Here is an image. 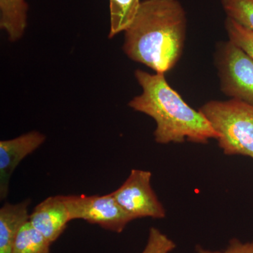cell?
<instances>
[{"label":"cell","mask_w":253,"mask_h":253,"mask_svg":"<svg viewBox=\"0 0 253 253\" xmlns=\"http://www.w3.org/2000/svg\"><path fill=\"white\" fill-rule=\"evenodd\" d=\"M187 17L179 0H144L125 33L123 51L157 73L171 71L182 56Z\"/></svg>","instance_id":"obj_1"},{"label":"cell","mask_w":253,"mask_h":253,"mask_svg":"<svg viewBox=\"0 0 253 253\" xmlns=\"http://www.w3.org/2000/svg\"><path fill=\"white\" fill-rule=\"evenodd\" d=\"M134 76L142 92L128 106L154 120L155 141L159 144L191 142L206 144L219 135L201 111L188 105L171 87L165 74L137 69Z\"/></svg>","instance_id":"obj_2"},{"label":"cell","mask_w":253,"mask_h":253,"mask_svg":"<svg viewBox=\"0 0 253 253\" xmlns=\"http://www.w3.org/2000/svg\"><path fill=\"white\" fill-rule=\"evenodd\" d=\"M219 135L218 146L226 156L253 160V106L236 99L211 100L199 109Z\"/></svg>","instance_id":"obj_3"},{"label":"cell","mask_w":253,"mask_h":253,"mask_svg":"<svg viewBox=\"0 0 253 253\" xmlns=\"http://www.w3.org/2000/svg\"><path fill=\"white\" fill-rule=\"evenodd\" d=\"M214 59L221 92L253 106V58L228 40L218 43Z\"/></svg>","instance_id":"obj_4"},{"label":"cell","mask_w":253,"mask_h":253,"mask_svg":"<svg viewBox=\"0 0 253 253\" xmlns=\"http://www.w3.org/2000/svg\"><path fill=\"white\" fill-rule=\"evenodd\" d=\"M71 221L82 219L115 233H122L134 217L125 211L111 193L104 196H64Z\"/></svg>","instance_id":"obj_5"},{"label":"cell","mask_w":253,"mask_h":253,"mask_svg":"<svg viewBox=\"0 0 253 253\" xmlns=\"http://www.w3.org/2000/svg\"><path fill=\"white\" fill-rule=\"evenodd\" d=\"M152 173L132 169L124 183L111 192L118 204L134 219H164L166 211L151 186Z\"/></svg>","instance_id":"obj_6"},{"label":"cell","mask_w":253,"mask_h":253,"mask_svg":"<svg viewBox=\"0 0 253 253\" xmlns=\"http://www.w3.org/2000/svg\"><path fill=\"white\" fill-rule=\"evenodd\" d=\"M46 140V136L31 131L14 139L0 141V199L7 197L9 182L15 169L24 158L33 154Z\"/></svg>","instance_id":"obj_7"},{"label":"cell","mask_w":253,"mask_h":253,"mask_svg":"<svg viewBox=\"0 0 253 253\" xmlns=\"http://www.w3.org/2000/svg\"><path fill=\"white\" fill-rule=\"evenodd\" d=\"M28 220L51 244L54 243L71 221L64 196L46 198L34 208Z\"/></svg>","instance_id":"obj_8"},{"label":"cell","mask_w":253,"mask_h":253,"mask_svg":"<svg viewBox=\"0 0 253 253\" xmlns=\"http://www.w3.org/2000/svg\"><path fill=\"white\" fill-rule=\"evenodd\" d=\"M31 200L11 204L6 203L0 208V253H13L15 240L20 228L29 219Z\"/></svg>","instance_id":"obj_9"},{"label":"cell","mask_w":253,"mask_h":253,"mask_svg":"<svg viewBox=\"0 0 253 253\" xmlns=\"http://www.w3.org/2000/svg\"><path fill=\"white\" fill-rule=\"evenodd\" d=\"M28 4L26 0H0V28L9 41L21 39L27 28Z\"/></svg>","instance_id":"obj_10"},{"label":"cell","mask_w":253,"mask_h":253,"mask_svg":"<svg viewBox=\"0 0 253 253\" xmlns=\"http://www.w3.org/2000/svg\"><path fill=\"white\" fill-rule=\"evenodd\" d=\"M110 31L109 38L126 31L135 18L140 0H109Z\"/></svg>","instance_id":"obj_11"},{"label":"cell","mask_w":253,"mask_h":253,"mask_svg":"<svg viewBox=\"0 0 253 253\" xmlns=\"http://www.w3.org/2000/svg\"><path fill=\"white\" fill-rule=\"evenodd\" d=\"M51 244L28 220L18 231L13 253H50Z\"/></svg>","instance_id":"obj_12"},{"label":"cell","mask_w":253,"mask_h":253,"mask_svg":"<svg viewBox=\"0 0 253 253\" xmlns=\"http://www.w3.org/2000/svg\"><path fill=\"white\" fill-rule=\"evenodd\" d=\"M220 2L226 18L253 31V0H220Z\"/></svg>","instance_id":"obj_13"},{"label":"cell","mask_w":253,"mask_h":253,"mask_svg":"<svg viewBox=\"0 0 253 253\" xmlns=\"http://www.w3.org/2000/svg\"><path fill=\"white\" fill-rule=\"evenodd\" d=\"M224 27L229 41L244 50L253 59V31L226 18Z\"/></svg>","instance_id":"obj_14"},{"label":"cell","mask_w":253,"mask_h":253,"mask_svg":"<svg viewBox=\"0 0 253 253\" xmlns=\"http://www.w3.org/2000/svg\"><path fill=\"white\" fill-rule=\"evenodd\" d=\"M176 249L172 239L156 227L149 229L147 243L141 253H169Z\"/></svg>","instance_id":"obj_15"},{"label":"cell","mask_w":253,"mask_h":253,"mask_svg":"<svg viewBox=\"0 0 253 253\" xmlns=\"http://www.w3.org/2000/svg\"><path fill=\"white\" fill-rule=\"evenodd\" d=\"M196 251L197 253H253V241L242 242L238 239H232L224 251H211L204 249L202 246H197Z\"/></svg>","instance_id":"obj_16"}]
</instances>
